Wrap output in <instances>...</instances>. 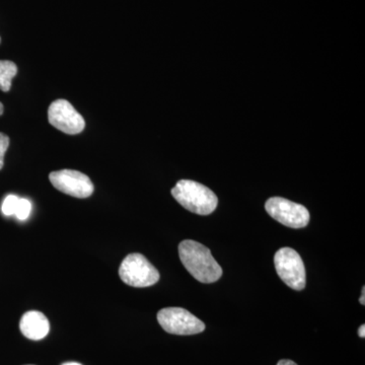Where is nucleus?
<instances>
[{"label": "nucleus", "instance_id": "7ed1b4c3", "mask_svg": "<svg viewBox=\"0 0 365 365\" xmlns=\"http://www.w3.org/2000/svg\"><path fill=\"white\" fill-rule=\"evenodd\" d=\"M119 276L125 284L132 287H153L160 280V273L143 255H128L122 261Z\"/></svg>", "mask_w": 365, "mask_h": 365}, {"label": "nucleus", "instance_id": "ddd939ff", "mask_svg": "<svg viewBox=\"0 0 365 365\" xmlns=\"http://www.w3.org/2000/svg\"><path fill=\"white\" fill-rule=\"evenodd\" d=\"M9 146V136L6 135L4 133H1L0 132V170L4 168V155H6V153L7 148Z\"/></svg>", "mask_w": 365, "mask_h": 365}, {"label": "nucleus", "instance_id": "39448f33", "mask_svg": "<svg viewBox=\"0 0 365 365\" xmlns=\"http://www.w3.org/2000/svg\"><path fill=\"white\" fill-rule=\"evenodd\" d=\"M276 271L280 279L294 290H302L306 287V268L302 257L295 250L282 248L276 252L274 257Z\"/></svg>", "mask_w": 365, "mask_h": 365}, {"label": "nucleus", "instance_id": "9b49d317", "mask_svg": "<svg viewBox=\"0 0 365 365\" xmlns=\"http://www.w3.org/2000/svg\"><path fill=\"white\" fill-rule=\"evenodd\" d=\"M31 211H32V204L30 201L25 198L19 199L18 206L14 213L18 220H26L30 216Z\"/></svg>", "mask_w": 365, "mask_h": 365}, {"label": "nucleus", "instance_id": "f257e3e1", "mask_svg": "<svg viewBox=\"0 0 365 365\" xmlns=\"http://www.w3.org/2000/svg\"><path fill=\"white\" fill-rule=\"evenodd\" d=\"M180 259L188 272L202 283L216 282L222 276V269L207 247L186 240L179 245Z\"/></svg>", "mask_w": 365, "mask_h": 365}, {"label": "nucleus", "instance_id": "6ab92c4d", "mask_svg": "<svg viewBox=\"0 0 365 365\" xmlns=\"http://www.w3.org/2000/svg\"><path fill=\"white\" fill-rule=\"evenodd\" d=\"M0 42H1V39H0Z\"/></svg>", "mask_w": 365, "mask_h": 365}, {"label": "nucleus", "instance_id": "0eeeda50", "mask_svg": "<svg viewBox=\"0 0 365 365\" xmlns=\"http://www.w3.org/2000/svg\"><path fill=\"white\" fill-rule=\"evenodd\" d=\"M48 120L53 127L68 135L81 133L86 127L83 117L66 100H56L50 105Z\"/></svg>", "mask_w": 365, "mask_h": 365}, {"label": "nucleus", "instance_id": "f8f14e48", "mask_svg": "<svg viewBox=\"0 0 365 365\" xmlns=\"http://www.w3.org/2000/svg\"><path fill=\"white\" fill-rule=\"evenodd\" d=\"M19 197L16 195H9L6 197V199L2 203L1 211L6 216L14 215L16 210V206L19 203Z\"/></svg>", "mask_w": 365, "mask_h": 365}, {"label": "nucleus", "instance_id": "f3484780", "mask_svg": "<svg viewBox=\"0 0 365 365\" xmlns=\"http://www.w3.org/2000/svg\"><path fill=\"white\" fill-rule=\"evenodd\" d=\"M62 365H83V364H78V362H66V364H63Z\"/></svg>", "mask_w": 365, "mask_h": 365}, {"label": "nucleus", "instance_id": "9d476101", "mask_svg": "<svg viewBox=\"0 0 365 365\" xmlns=\"http://www.w3.org/2000/svg\"><path fill=\"white\" fill-rule=\"evenodd\" d=\"M18 73V66L13 61L0 60V90L9 91L11 88V81Z\"/></svg>", "mask_w": 365, "mask_h": 365}, {"label": "nucleus", "instance_id": "f03ea898", "mask_svg": "<svg viewBox=\"0 0 365 365\" xmlns=\"http://www.w3.org/2000/svg\"><path fill=\"white\" fill-rule=\"evenodd\" d=\"M172 195L182 207L199 215H209L217 207L218 199L207 187L191 180H181L172 189Z\"/></svg>", "mask_w": 365, "mask_h": 365}, {"label": "nucleus", "instance_id": "20e7f679", "mask_svg": "<svg viewBox=\"0 0 365 365\" xmlns=\"http://www.w3.org/2000/svg\"><path fill=\"white\" fill-rule=\"evenodd\" d=\"M158 321L163 330L173 335L189 336L202 333L205 324L182 307H165L158 314Z\"/></svg>", "mask_w": 365, "mask_h": 365}, {"label": "nucleus", "instance_id": "2eb2a0df", "mask_svg": "<svg viewBox=\"0 0 365 365\" xmlns=\"http://www.w3.org/2000/svg\"><path fill=\"white\" fill-rule=\"evenodd\" d=\"M359 335L360 338H364L365 337V326L361 325L359 327Z\"/></svg>", "mask_w": 365, "mask_h": 365}, {"label": "nucleus", "instance_id": "4468645a", "mask_svg": "<svg viewBox=\"0 0 365 365\" xmlns=\"http://www.w3.org/2000/svg\"><path fill=\"white\" fill-rule=\"evenodd\" d=\"M277 365H297V364H295L294 361H292V360L282 359V360H280L279 362H278Z\"/></svg>", "mask_w": 365, "mask_h": 365}, {"label": "nucleus", "instance_id": "1a4fd4ad", "mask_svg": "<svg viewBox=\"0 0 365 365\" xmlns=\"http://www.w3.org/2000/svg\"><path fill=\"white\" fill-rule=\"evenodd\" d=\"M21 332L28 339L39 341L44 339L50 331V324L44 314L37 311L28 312L24 314L20 323Z\"/></svg>", "mask_w": 365, "mask_h": 365}, {"label": "nucleus", "instance_id": "dca6fc26", "mask_svg": "<svg viewBox=\"0 0 365 365\" xmlns=\"http://www.w3.org/2000/svg\"><path fill=\"white\" fill-rule=\"evenodd\" d=\"M364 297H365V288H362V297L359 299L360 304H362V306H364L365 302H364Z\"/></svg>", "mask_w": 365, "mask_h": 365}, {"label": "nucleus", "instance_id": "6e6552de", "mask_svg": "<svg viewBox=\"0 0 365 365\" xmlns=\"http://www.w3.org/2000/svg\"><path fill=\"white\" fill-rule=\"evenodd\" d=\"M49 180L54 188L76 198L85 199L93 195V184L90 178L73 170H61L49 175Z\"/></svg>", "mask_w": 365, "mask_h": 365}, {"label": "nucleus", "instance_id": "a211bd4d", "mask_svg": "<svg viewBox=\"0 0 365 365\" xmlns=\"http://www.w3.org/2000/svg\"><path fill=\"white\" fill-rule=\"evenodd\" d=\"M4 114V105L0 103V116Z\"/></svg>", "mask_w": 365, "mask_h": 365}, {"label": "nucleus", "instance_id": "423d86ee", "mask_svg": "<svg viewBox=\"0 0 365 365\" xmlns=\"http://www.w3.org/2000/svg\"><path fill=\"white\" fill-rule=\"evenodd\" d=\"M268 215L276 222L290 228L306 227L309 222V212L304 206L280 197H273L265 204Z\"/></svg>", "mask_w": 365, "mask_h": 365}]
</instances>
